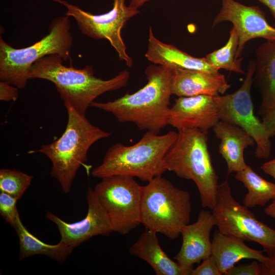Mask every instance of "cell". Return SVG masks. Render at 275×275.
<instances>
[{"label": "cell", "instance_id": "6da1fadb", "mask_svg": "<svg viewBox=\"0 0 275 275\" xmlns=\"http://www.w3.org/2000/svg\"><path fill=\"white\" fill-rule=\"evenodd\" d=\"M173 74V69L150 65L143 88L113 101H94L91 106L113 114L119 122L132 123L140 130L158 134L169 124Z\"/></svg>", "mask_w": 275, "mask_h": 275}, {"label": "cell", "instance_id": "7a4b0ae2", "mask_svg": "<svg viewBox=\"0 0 275 275\" xmlns=\"http://www.w3.org/2000/svg\"><path fill=\"white\" fill-rule=\"evenodd\" d=\"M62 61L57 54L40 59L31 68L29 79H43L51 82L64 103L69 104L82 114H86L96 98L125 87L130 77L129 72L124 70L113 78L104 80L94 75L90 66L76 69L65 66Z\"/></svg>", "mask_w": 275, "mask_h": 275}, {"label": "cell", "instance_id": "3957f363", "mask_svg": "<svg viewBox=\"0 0 275 275\" xmlns=\"http://www.w3.org/2000/svg\"><path fill=\"white\" fill-rule=\"evenodd\" d=\"M67 122L62 135L48 144L43 145L29 153L39 152L46 155L52 163L50 176L60 184L66 194L71 190L78 169L88 160L90 147L98 141L108 138L111 133L93 125L85 114L64 103Z\"/></svg>", "mask_w": 275, "mask_h": 275}, {"label": "cell", "instance_id": "277c9868", "mask_svg": "<svg viewBox=\"0 0 275 275\" xmlns=\"http://www.w3.org/2000/svg\"><path fill=\"white\" fill-rule=\"evenodd\" d=\"M177 136L174 131L162 135L147 131L134 145L116 143L108 149L101 164L92 170V176L100 179L126 176L149 182L167 171L164 158Z\"/></svg>", "mask_w": 275, "mask_h": 275}, {"label": "cell", "instance_id": "5b68a950", "mask_svg": "<svg viewBox=\"0 0 275 275\" xmlns=\"http://www.w3.org/2000/svg\"><path fill=\"white\" fill-rule=\"evenodd\" d=\"M164 161L167 171L195 182L202 207L212 210L219 184L208 149V131L178 130L177 138L167 152Z\"/></svg>", "mask_w": 275, "mask_h": 275}, {"label": "cell", "instance_id": "8992f818", "mask_svg": "<svg viewBox=\"0 0 275 275\" xmlns=\"http://www.w3.org/2000/svg\"><path fill=\"white\" fill-rule=\"evenodd\" d=\"M191 210L190 193L162 176L142 186L141 223L146 230L175 239L189 223Z\"/></svg>", "mask_w": 275, "mask_h": 275}, {"label": "cell", "instance_id": "52a82bcc", "mask_svg": "<svg viewBox=\"0 0 275 275\" xmlns=\"http://www.w3.org/2000/svg\"><path fill=\"white\" fill-rule=\"evenodd\" d=\"M68 16H60L51 22L48 33L33 44L15 48L0 36V79L23 89L27 85L32 65L50 54L60 55L64 61L70 58L73 38Z\"/></svg>", "mask_w": 275, "mask_h": 275}, {"label": "cell", "instance_id": "ba28073f", "mask_svg": "<svg viewBox=\"0 0 275 275\" xmlns=\"http://www.w3.org/2000/svg\"><path fill=\"white\" fill-rule=\"evenodd\" d=\"M212 212L218 230L243 241L258 243L267 255L275 252V230L259 221L233 197L228 180L219 184Z\"/></svg>", "mask_w": 275, "mask_h": 275}, {"label": "cell", "instance_id": "9c48e42d", "mask_svg": "<svg viewBox=\"0 0 275 275\" xmlns=\"http://www.w3.org/2000/svg\"><path fill=\"white\" fill-rule=\"evenodd\" d=\"M93 190L110 219L114 232L125 235L141 224L142 186L133 177H105Z\"/></svg>", "mask_w": 275, "mask_h": 275}, {"label": "cell", "instance_id": "30bf717a", "mask_svg": "<svg viewBox=\"0 0 275 275\" xmlns=\"http://www.w3.org/2000/svg\"><path fill=\"white\" fill-rule=\"evenodd\" d=\"M51 1L66 8L65 15L76 20L83 35L94 39L108 40L117 52L120 60L124 61L128 67L132 66L133 60L127 53L121 31L127 22L140 13L138 9L127 6L126 0H113V8L110 11L95 15L65 0Z\"/></svg>", "mask_w": 275, "mask_h": 275}, {"label": "cell", "instance_id": "8fae6325", "mask_svg": "<svg viewBox=\"0 0 275 275\" xmlns=\"http://www.w3.org/2000/svg\"><path fill=\"white\" fill-rule=\"evenodd\" d=\"M255 69L254 61H250L245 79L234 92L216 96L220 120L238 126L246 131L255 140V156L258 159H267L270 155V137L265 127L255 115L251 95Z\"/></svg>", "mask_w": 275, "mask_h": 275}, {"label": "cell", "instance_id": "7c38bea8", "mask_svg": "<svg viewBox=\"0 0 275 275\" xmlns=\"http://www.w3.org/2000/svg\"><path fill=\"white\" fill-rule=\"evenodd\" d=\"M222 7L214 18L212 28L225 21L232 23L238 37L236 58H239L245 44L256 38L275 40V27L270 25L265 14L257 6H246L235 0H221Z\"/></svg>", "mask_w": 275, "mask_h": 275}, {"label": "cell", "instance_id": "4fadbf2b", "mask_svg": "<svg viewBox=\"0 0 275 275\" xmlns=\"http://www.w3.org/2000/svg\"><path fill=\"white\" fill-rule=\"evenodd\" d=\"M88 211L79 221L67 223L50 211L45 216L55 224L58 229L61 240L73 249L91 238L102 235L109 236L113 231L110 219L96 197L93 189L87 191Z\"/></svg>", "mask_w": 275, "mask_h": 275}, {"label": "cell", "instance_id": "5bb4252c", "mask_svg": "<svg viewBox=\"0 0 275 275\" xmlns=\"http://www.w3.org/2000/svg\"><path fill=\"white\" fill-rule=\"evenodd\" d=\"M216 96L178 97L170 108L169 124L177 130L208 131L220 120Z\"/></svg>", "mask_w": 275, "mask_h": 275}, {"label": "cell", "instance_id": "9a60e30c", "mask_svg": "<svg viewBox=\"0 0 275 275\" xmlns=\"http://www.w3.org/2000/svg\"><path fill=\"white\" fill-rule=\"evenodd\" d=\"M216 225L212 212L202 210L195 223L182 228L180 234L182 238L181 246L173 259L182 266L193 268L195 263L211 256L210 234Z\"/></svg>", "mask_w": 275, "mask_h": 275}, {"label": "cell", "instance_id": "2e32d148", "mask_svg": "<svg viewBox=\"0 0 275 275\" xmlns=\"http://www.w3.org/2000/svg\"><path fill=\"white\" fill-rule=\"evenodd\" d=\"M173 69L172 94L178 97L217 96L224 94L230 87L225 75L219 72Z\"/></svg>", "mask_w": 275, "mask_h": 275}, {"label": "cell", "instance_id": "e0dca14e", "mask_svg": "<svg viewBox=\"0 0 275 275\" xmlns=\"http://www.w3.org/2000/svg\"><path fill=\"white\" fill-rule=\"evenodd\" d=\"M212 129L221 141L218 152L226 162L228 174L244 169L247 164L244 151L255 145L254 139L241 127L224 120H219Z\"/></svg>", "mask_w": 275, "mask_h": 275}, {"label": "cell", "instance_id": "ac0fdd59", "mask_svg": "<svg viewBox=\"0 0 275 275\" xmlns=\"http://www.w3.org/2000/svg\"><path fill=\"white\" fill-rule=\"evenodd\" d=\"M145 57L148 60L171 69H181L208 72H217L205 58L194 57L176 46L164 43L157 39L149 28L147 50Z\"/></svg>", "mask_w": 275, "mask_h": 275}, {"label": "cell", "instance_id": "d6986e66", "mask_svg": "<svg viewBox=\"0 0 275 275\" xmlns=\"http://www.w3.org/2000/svg\"><path fill=\"white\" fill-rule=\"evenodd\" d=\"M253 84L261 95L258 114L275 108V40H266L256 50Z\"/></svg>", "mask_w": 275, "mask_h": 275}, {"label": "cell", "instance_id": "ffe728a7", "mask_svg": "<svg viewBox=\"0 0 275 275\" xmlns=\"http://www.w3.org/2000/svg\"><path fill=\"white\" fill-rule=\"evenodd\" d=\"M129 253L148 263L156 275H191L194 268L170 258L161 248L157 233L148 230L130 247Z\"/></svg>", "mask_w": 275, "mask_h": 275}, {"label": "cell", "instance_id": "44dd1931", "mask_svg": "<svg viewBox=\"0 0 275 275\" xmlns=\"http://www.w3.org/2000/svg\"><path fill=\"white\" fill-rule=\"evenodd\" d=\"M211 255L222 273L243 259H253L263 263L267 258L262 251L248 246L244 241L216 231L211 241Z\"/></svg>", "mask_w": 275, "mask_h": 275}, {"label": "cell", "instance_id": "7402d4cb", "mask_svg": "<svg viewBox=\"0 0 275 275\" xmlns=\"http://www.w3.org/2000/svg\"><path fill=\"white\" fill-rule=\"evenodd\" d=\"M12 227L19 238V261L34 255H41L62 264L74 250L61 241L56 244H49L44 242L28 230L19 216Z\"/></svg>", "mask_w": 275, "mask_h": 275}, {"label": "cell", "instance_id": "603a6c76", "mask_svg": "<svg viewBox=\"0 0 275 275\" xmlns=\"http://www.w3.org/2000/svg\"><path fill=\"white\" fill-rule=\"evenodd\" d=\"M235 178L248 190L242 201V204L247 208L264 206L275 200V183L264 179L249 165L235 173Z\"/></svg>", "mask_w": 275, "mask_h": 275}, {"label": "cell", "instance_id": "cb8c5ba5", "mask_svg": "<svg viewBox=\"0 0 275 275\" xmlns=\"http://www.w3.org/2000/svg\"><path fill=\"white\" fill-rule=\"evenodd\" d=\"M239 44V37L233 26L229 32L228 40L222 47L208 54L204 58L214 68L219 70L225 69L230 72L244 74L242 69V58H237L236 53Z\"/></svg>", "mask_w": 275, "mask_h": 275}, {"label": "cell", "instance_id": "d4e9b609", "mask_svg": "<svg viewBox=\"0 0 275 275\" xmlns=\"http://www.w3.org/2000/svg\"><path fill=\"white\" fill-rule=\"evenodd\" d=\"M33 177L16 170H0V192L7 194L18 200L31 184Z\"/></svg>", "mask_w": 275, "mask_h": 275}, {"label": "cell", "instance_id": "484cf974", "mask_svg": "<svg viewBox=\"0 0 275 275\" xmlns=\"http://www.w3.org/2000/svg\"><path fill=\"white\" fill-rule=\"evenodd\" d=\"M17 199L3 192H0V213L4 220L11 226L19 216L16 207Z\"/></svg>", "mask_w": 275, "mask_h": 275}, {"label": "cell", "instance_id": "4316f807", "mask_svg": "<svg viewBox=\"0 0 275 275\" xmlns=\"http://www.w3.org/2000/svg\"><path fill=\"white\" fill-rule=\"evenodd\" d=\"M217 263L211 255L204 259L201 264L193 268L191 275H222Z\"/></svg>", "mask_w": 275, "mask_h": 275}, {"label": "cell", "instance_id": "83f0119b", "mask_svg": "<svg viewBox=\"0 0 275 275\" xmlns=\"http://www.w3.org/2000/svg\"><path fill=\"white\" fill-rule=\"evenodd\" d=\"M258 262L254 260L250 264L235 265L225 275H261L260 264Z\"/></svg>", "mask_w": 275, "mask_h": 275}, {"label": "cell", "instance_id": "f1b7e54d", "mask_svg": "<svg viewBox=\"0 0 275 275\" xmlns=\"http://www.w3.org/2000/svg\"><path fill=\"white\" fill-rule=\"evenodd\" d=\"M18 88L8 82L0 81V100L3 101H15L19 96Z\"/></svg>", "mask_w": 275, "mask_h": 275}, {"label": "cell", "instance_id": "f546056e", "mask_svg": "<svg viewBox=\"0 0 275 275\" xmlns=\"http://www.w3.org/2000/svg\"><path fill=\"white\" fill-rule=\"evenodd\" d=\"M262 122L270 138L275 136V108L263 116Z\"/></svg>", "mask_w": 275, "mask_h": 275}, {"label": "cell", "instance_id": "4dcf8cb0", "mask_svg": "<svg viewBox=\"0 0 275 275\" xmlns=\"http://www.w3.org/2000/svg\"><path fill=\"white\" fill-rule=\"evenodd\" d=\"M267 256L265 262L259 263L261 275H275V252Z\"/></svg>", "mask_w": 275, "mask_h": 275}, {"label": "cell", "instance_id": "1f68e13d", "mask_svg": "<svg viewBox=\"0 0 275 275\" xmlns=\"http://www.w3.org/2000/svg\"><path fill=\"white\" fill-rule=\"evenodd\" d=\"M260 168L264 173L270 175L275 180V157L263 163Z\"/></svg>", "mask_w": 275, "mask_h": 275}, {"label": "cell", "instance_id": "d6a6232c", "mask_svg": "<svg viewBox=\"0 0 275 275\" xmlns=\"http://www.w3.org/2000/svg\"><path fill=\"white\" fill-rule=\"evenodd\" d=\"M266 6L269 10L274 19V26L275 27V0H257Z\"/></svg>", "mask_w": 275, "mask_h": 275}, {"label": "cell", "instance_id": "836d02e7", "mask_svg": "<svg viewBox=\"0 0 275 275\" xmlns=\"http://www.w3.org/2000/svg\"><path fill=\"white\" fill-rule=\"evenodd\" d=\"M264 211L268 216L275 219V200L265 208Z\"/></svg>", "mask_w": 275, "mask_h": 275}, {"label": "cell", "instance_id": "e575fe53", "mask_svg": "<svg viewBox=\"0 0 275 275\" xmlns=\"http://www.w3.org/2000/svg\"><path fill=\"white\" fill-rule=\"evenodd\" d=\"M150 0H131L129 5L136 9H139Z\"/></svg>", "mask_w": 275, "mask_h": 275}]
</instances>
